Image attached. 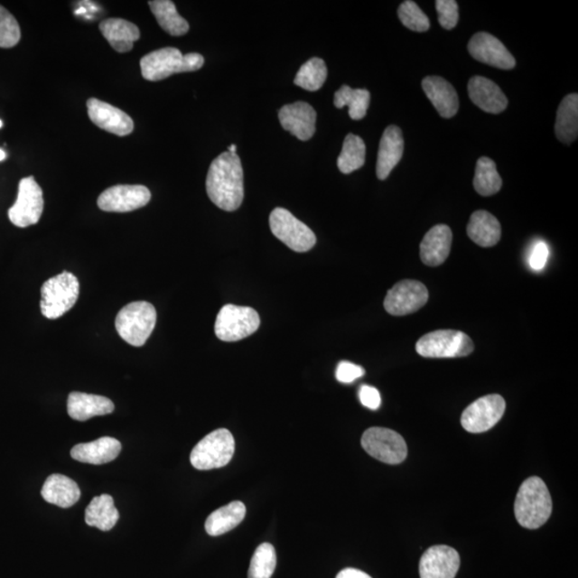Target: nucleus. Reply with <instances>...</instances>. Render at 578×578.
I'll use <instances>...</instances> for the list:
<instances>
[{"label":"nucleus","instance_id":"obj_1","mask_svg":"<svg viewBox=\"0 0 578 578\" xmlns=\"http://www.w3.org/2000/svg\"><path fill=\"white\" fill-rule=\"evenodd\" d=\"M206 190L219 210H238L245 198L244 170L238 154L227 152L213 160L208 171Z\"/></svg>","mask_w":578,"mask_h":578},{"label":"nucleus","instance_id":"obj_2","mask_svg":"<svg viewBox=\"0 0 578 578\" xmlns=\"http://www.w3.org/2000/svg\"><path fill=\"white\" fill-rule=\"evenodd\" d=\"M553 502L545 481L537 477L526 480L518 489L514 513L520 526L540 528L551 517Z\"/></svg>","mask_w":578,"mask_h":578},{"label":"nucleus","instance_id":"obj_3","mask_svg":"<svg viewBox=\"0 0 578 578\" xmlns=\"http://www.w3.org/2000/svg\"><path fill=\"white\" fill-rule=\"evenodd\" d=\"M204 57L198 53L182 55L175 48H164L152 51L141 60V70L144 79L158 82L171 75L198 71L204 66Z\"/></svg>","mask_w":578,"mask_h":578},{"label":"nucleus","instance_id":"obj_4","mask_svg":"<svg viewBox=\"0 0 578 578\" xmlns=\"http://www.w3.org/2000/svg\"><path fill=\"white\" fill-rule=\"evenodd\" d=\"M157 322V311L146 302L132 303L121 309L116 317L115 327L126 343L141 347L147 342Z\"/></svg>","mask_w":578,"mask_h":578},{"label":"nucleus","instance_id":"obj_5","mask_svg":"<svg viewBox=\"0 0 578 578\" xmlns=\"http://www.w3.org/2000/svg\"><path fill=\"white\" fill-rule=\"evenodd\" d=\"M79 282L73 274L63 271L51 277L42 288V312L49 320H56L70 311L77 303Z\"/></svg>","mask_w":578,"mask_h":578},{"label":"nucleus","instance_id":"obj_6","mask_svg":"<svg viewBox=\"0 0 578 578\" xmlns=\"http://www.w3.org/2000/svg\"><path fill=\"white\" fill-rule=\"evenodd\" d=\"M235 453V439L227 429L213 431L196 444L191 452V464L198 471L227 466Z\"/></svg>","mask_w":578,"mask_h":578},{"label":"nucleus","instance_id":"obj_7","mask_svg":"<svg viewBox=\"0 0 578 578\" xmlns=\"http://www.w3.org/2000/svg\"><path fill=\"white\" fill-rule=\"evenodd\" d=\"M259 325L260 318L256 310L227 304L219 312L215 332L223 342H238L256 333Z\"/></svg>","mask_w":578,"mask_h":578},{"label":"nucleus","instance_id":"obj_8","mask_svg":"<svg viewBox=\"0 0 578 578\" xmlns=\"http://www.w3.org/2000/svg\"><path fill=\"white\" fill-rule=\"evenodd\" d=\"M475 350L472 340L458 331H436L422 337L415 350L424 358H459L471 355Z\"/></svg>","mask_w":578,"mask_h":578},{"label":"nucleus","instance_id":"obj_9","mask_svg":"<svg viewBox=\"0 0 578 578\" xmlns=\"http://www.w3.org/2000/svg\"><path fill=\"white\" fill-rule=\"evenodd\" d=\"M269 223L276 238L294 252H308L316 245L313 230L284 208H275L271 212Z\"/></svg>","mask_w":578,"mask_h":578},{"label":"nucleus","instance_id":"obj_10","mask_svg":"<svg viewBox=\"0 0 578 578\" xmlns=\"http://www.w3.org/2000/svg\"><path fill=\"white\" fill-rule=\"evenodd\" d=\"M361 444L372 458L386 464H401L407 458L404 438L400 434L385 427H371L364 432Z\"/></svg>","mask_w":578,"mask_h":578},{"label":"nucleus","instance_id":"obj_11","mask_svg":"<svg viewBox=\"0 0 578 578\" xmlns=\"http://www.w3.org/2000/svg\"><path fill=\"white\" fill-rule=\"evenodd\" d=\"M43 192L33 176L23 178L19 184V194L15 204L10 208L8 216L15 227L25 228L37 224L42 216Z\"/></svg>","mask_w":578,"mask_h":578},{"label":"nucleus","instance_id":"obj_12","mask_svg":"<svg viewBox=\"0 0 578 578\" xmlns=\"http://www.w3.org/2000/svg\"><path fill=\"white\" fill-rule=\"evenodd\" d=\"M506 412V401L499 395L480 397L461 415V424L467 432L484 433L494 427Z\"/></svg>","mask_w":578,"mask_h":578},{"label":"nucleus","instance_id":"obj_13","mask_svg":"<svg viewBox=\"0 0 578 578\" xmlns=\"http://www.w3.org/2000/svg\"><path fill=\"white\" fill-rule=\"evenodd\" d=\"M429 291L419 281L403 280L393 286L385 298V310L393 316L413 314L424 308Z\"/></svg>","mask_w":578,"mask_h":578},{"label":"nucleus","instance_id":"obj_14","mask_svg":"<svg viewBox=\"0 0 578 578\" xmlns=\"http://www.w3.org/2000/svg\"><path fill=\"white\" fill-rule=\"evenodd\" d=\"M152 193L144 186H115L109 188L98 199V207L107 212H130L146 206Z\"/></svg>","mask_w":578,"mask_h":578},{"label":"nucleus","instance_id":"obj_15","mask_svg":"<svg viewBox=\"0 0 578 578\" xmlns=\"http://www.w3.org/2000/svg\"><path fill=\"white\" fill-rule=\"evenodd\" d=\"M468 51L476 61L502 70H511L517 66L516 58L500 40L489 33H476L468 43Z\"/></svg>","mask_w":578,"mask_h":578},{"label":"nucleus","instance_id":"obj_16","mask_svg":"<svg viewBox=\"0 0 578 578\" xmlns=\"http://www.w3.org/2000/svg\"><path fill=\"white\" fill-rule=\"evenodd\" d=\"M460 564V555L454 548L447 545L432 546L420 559V577L455 578Z\"/></svg>","mask_w":578,"mask_h":578},{"label":"nucleus","instance_id":"obj_17","mask_svg":"<svg viewBox=\"0 0 578 578\" xmlns=\"http://www.w3.org/2000/svg\"><path fill=\"white\" fill-rule=\"evenodd\" d=\"M89 119L100 129L117 136H126L135 130L130 116L107 102L91 98L87 101Z\"/></svg>","mask_w":578,"mask_h":578},{"label":"nucleus","instance_id":"obj_18","mask_svg":"<svg viewBox=\"0 0 578 578\" xmlns=\"http://www.w3.org/2000/svg\"><path fill=\"white\" fill-rule=\"evenodd\" d=\"M316 112L309 103L298 101L287 104L279 111L283 129L292 133L300 141H309L316 131Z\"/></svg>","mask_w":578,"mask_h":578},{"label":"nucleus","instance_id":"obj_19","mask_svg":"<svg viewBox=\"0 0 578 578\" xmlns=\"http://www.w3.org/2000/svg\"><path fill=\"white\" fill-rule=\"evenodd\" d=\"M452 239V230L447 225L439 224L432 228L420 245L422 262L430 267H437L446 262Z\"/></svg>","mask_w":578,"mask_h":578},{"label":"nucleus","instance_id":"obj_20","mask_svg":"<svg viewBox=\"0 0 578 578\" xmlns=\"http://www.w3.org/2000/svg\"><path fill=\"white\" fill-rule=\"evenodd\" d=\"M422 89L442 117L452 118L459 112L458 92L448 80L441 77H427L422 80Z\"/></svg>","mask_w":578,"mask_h":578},{"label":"nucleus","instance_id":"obj_21","mask_svg":"<svg viewBox=\"0 0 578 578\" xmlns=\"http://www.w3.org/2000/svg\"><path fill=\"white\" fill-rule=\"evenodd\" d=\"M471 100L482 111L500 114L508 107V99L500 87L487 78L473 77L468 83Z\"/></svg>","mask_w":578,"mask_h":578},{"label":"nucleus","instance_id":"obj_22","mask_svg":"<svg viewBox=\"0 0 578 578\" xmlns=\"http://www.w3.org/2000/svg\"><path fill=\"white\" fill-rule=\"evenodd\" d=\"M404 154L403 133L396 126H390L384 132L379 144L376 175L386 181L401 161Z\"/></svg>","mask_w":578,"mask_h":578},{"label":"nucleus","instance_id":"obj_23","mask_svg":"<svg viewBox=\"0 0 578 578\" xmlns=\"http://www.w3.org/2000/svg\"><path fill=\"white\" fill-rule=\"evenodd\" d=\"M67 408L68 414L72 419L86 421L97 417V415L112 414L115 405L106 396L72 392L69 395Z\"/></svg>","mask_w":578,"mask_h":578},{"label":"nucleus","instance_id":"obj_24","mask_svg":"<svg viewBox=\"0 0 578 578\" xmlns=\"http://www.w3.org/2000/svg\"><path fill=\"white\" fill-rule=\"evenodd\" d=\"M121 451V443L112 437H102L95 442L79 443L71 450L72 459L86 464L102 465L113 461Z\"/></svg>","mask_w":578,"mask_h":578},{"label":"nucleus","instance_id":"obj_25","mask_svg":"<svg viewBox=\"0 0 578 578\" xmlns=\"http://www.w3.org/2000/svg\"><path fill=\"white\" fill-rule=\"evenodd\" d=\"M42 495L49 504L70 508L79 500L80 489L72 479L55 473L45 480Z\"/></svg>","mask_w":578,"mask_h":578},{"label":"nucleus","instance_id":"obj_26","mask_svg":"<svg viewBox=\"0 0 578 578\" xmlns=\"http://www.w3.org/2000/svg\"><path fill=\"white\" fill-rule=\"evenodd\" d=\"M467 234L480 247H494L501 238L500 223L491 213L478 210L471 217L467 225Z\"/></svg>","mask_w":578,"mask_h":578},{"label":"nucleus","instance_id":"obj_27","mask_svg":"<svg viewBox=\"0 0 578 578\" xmlns=\"http://www.w3.org/2000/svg\"><path fill=\"white\" fill-rule=\"evenodd\" d=\"M103 37L115 51L126 53L141 37L140 29L133 23L123 19H107L100 24Z\"/></svg>","mask_w":578,"mask_h":578},{"label":"nucleus","instance_id":"obj_28","mask_svg":"<svg viewBox=\"0 0 578 578\" xmlns=\"http://www.w3.org/2000/svg\"><path fill=\"white\" fill-rule=\"evenodd\" d=\"M246 513V506L241 501H233L218 508L206 520L205 528L207 534L218 536L228 533L244 520Z\"/></svg>","mask_w":578,"mask_h":578},{"label":"nucleus","instance_id":"obj_29","mask_svg":"<svg viewBox=\"0 0 578 578\" xmlns=\"http://www.w3.org/2000/svg\"><path fill=\"white\" fill-rule=\"evenodd\" d=\"M119 519V513L112 496L103 494L95 497L85 511V522L90 527L102 531L111 530Z\"/></svg>","mask_w":578,"mask_h":578},{"label":"nucleus","instance_id":"obj_30","mask_svg":"<svg viewBox=\"0 0 578 578\" xmlns=\"http://www.w3.org/2000/svg\"><path fill=\"white\" fill-rule=\"evenodd\" d=\"M555 132L560 142L573 143L578 135V96L571 94L564 98L558 107Z\"/></svg>","mask_w":578,"mask_h":578},{"label":"nucleus","instance_id":"obj_31","mask_svg":"<svg viewBox=\"0 0 578 578\" xmlns=\"http://www.w3.org/2000/svg\"><path fill=\"white\" fill-rule=\"evenodd\" d=\"M148 5L159 25L171 36L179 37L188 33L189 23L178 14L175 4L171 0H154Z\"/></svg>","mask_w":578,"mask_h":578},{"label":"nucleus","instance_id":"obj_32","mask_svg":"<svg viewBox=\"0 0 578 578\" xmlns=\"http://www.w3.org/2000/svg\"><path fill=\"white\" fill-rule=\"evenodd\" d=\"M369 100H371V95L367 89H352L347 85L340 87L334 95L335 107H349L350 117L354 120L366 117Z\"/></svg>","mask_w":578,"mask_h":578},{"label":"nucleus","instance_id":"obj_33","mask_svg":"<svg viewBox=\"0 0 578 578\" xmlns=\"http://www.w3.org/2000/svg\"><path fill=\"white\" fill-rule=\"evenodd\" d=\"M367 147L360 136L351 135L345 137L342 153L338 159L340 172L350 173L360 170L366 163Z\"/></svg>","mask_w":578,"mask_h":578},{"label":"nucleus","instance_id":"obj_34","mask_svg":"<svg viewBox=\"0 0 578 578\" xmlns=\"http://www.w3.org/2000/svg\"><path fill=\"white\" fill-rule=\"evenodd\" d=\"M473 187L482 196H491L499 192L502 181L493 160L487 157L478 160Z\"/></svg>","mask_w":578,"mask_h":578},{"label":"nucleus","instance_id":"obj_35","mask_svg":"<svg viewBox=\"0 0 578 578\" xmlns=\"http://www.w3.org/2000/svg\"><path fill=\"white\" fill-rule=\"evenodd\" d=\"M327 75L326 62L322 58L314 57L300 68L294 83L305 90L317 91L325 84Z\"/></svg>","mask_w":578,"mask_h":578},{"label":"nucleus","instance_id":"obj_36","mask_svg":"<svg viewBox=\"0 0 578 578\" xmlns=\"http://www.w3.org/2000/svg\"><path fill=\"white\" fill-rule=\"evenodd\" d=\"M276 566L275 549L270 543L260 545L254 553L247 578H271Z\"/></svg>","mask_w":578,"mask_h":578},{"label":"nucleus","instance_id":"obj_37","mask_svg":"<svg viewBox=\"0 0 578 578\" xmlns=\"http://www.w3.org/2000/svg\"><path fill=\"white\" fill-rule=\"evenodd\" d=\"M397 14L402 24L410 29V31L417 33L429 31L431 26L429 17L412 0L404 2L398 8Z\"/></svg>","mask_w":578,"mask_h":578},{"label":"nucleus","instance_id":"obj_38","mask_svg":"<svg viewBox=\"0 0 578 578\" xmlns=\"http://www.w3.org/2000/svg\"><path fill=\"white\" fill-rule=\"evenodd\" d=\"M21 40V28L15 17L0 5V48H14Z\"/></svg>","mask_w":578,"mask_h":578},{"label":"nucleus","instance_id":"obj_39","mask_svg":"<svg viewBox=\"0 0 578 578\" xmlns=\"http://www.w3.org/2000/svg\"><path fill=\"white\" fill-rule=\"evenodd\" d=\"M436 10L441 25L451 31L458 25L460 14L459 5L455 0H437Z\"/></svg>","mask_w":578,"mask_h":578},{"label":"nucleus","instance_id":"obj_40","mask_svg":"<svg viewBox=\"0 0 578 578\" xmlns=\"http://www.w3.org/2000/svg\"><path fill=\"white\" fill-rule=\"evenodd\" d=\"M366 374L364 368L357 364L342 361L339 363L335 378L342 384H351L358 378H362Z\"/></svg>","mask_w":578,"mask_h":578},{"label":"nucleus","instance_id":"obj_41","mask_svg":"<svg viewBox=\"0 0 578 578\" xmlns=\"http://www.w3.org/2000/svg\"><path fill=\"white\" fill-rule=\"evenodd\" d=\"M549 256L548 247L545 242H536L529 257V266L535 271H541L545 267Z\"/></svg>","mask_w":578,"mask_h":578},{"label":"nucleus","instance_id":"obj_42","mask_svg":"<svg viewBox=\"0 0 578 578\" xmlns=\"http://www.w3.org/2000/svg\"><path fill=\"white\" fill-rule=\"evenodd\" d=\"M360 402L364 407L376 410L381 404L380 393L374 387L363 385L359 390Z\"/></svg>","mask_w":578,"mask_h":578},{"label":"nucleus","instance_id":"obj_43","mask_svg":"<svg viewBox=\"0 0 578 578\" xmlns=\"http://www.w3.org/2000/svg\"><path fill=\"white\" fill-rule=\"evenodd\" d=\"M337 578H372L364 572L357 569L347 568L340 572Z\"/></svg>","mask_w":578,"mask_h":578},{"label":"nucleus","instance_id":"obj_44","mask_svg":"<svg viewBox=\"0 0 578 578\" xmlns=\"http://www.w3.org/2000/svg\"><path fill=\"white\" fill-rule=\"evenodd\" d=\"M228 153L229 154H236L237 153V146L235 144H230V146L228 147Z\"/></svg>","mask_w":578,"mask_h":578},{"label":"nucleus","instance_id":"obj_45","mask_svg":"<svg viewBox=\"0 0 578 578\" xmlns=\"http://www.w3.org/2000/svg\"><path fill=\"white\" fill-rule=\"evenodd\" d=\"M7 157V154L4 152V150L0 149V161H4Z\"/></svg>","mask_w":578,"mask_h":578},{"label":"nucleus","instance_id":"obj_46","mask_svg":"<svg viewBox=\"0 0 578 578\" xmlns=\"http://www.w3.org/2000/svg\"><path fill=\"white\" fill-rule=\"evenodd\" d=\"M3 125H4V124H3V121H2V120H0V128H2Z\"/></svg>","mask_w":578,"mask_h":578}]
</instances>
